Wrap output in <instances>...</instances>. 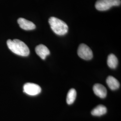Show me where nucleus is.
Returning <instances> with one entry per match:
<instances>
[{"instance_id": "6e6552de", "label": "nucleus", "mask_w": 121, "mask_h": 121, "mask_svg": "<svg viewBox=\"0 0 121 121\" xmlns=\"http://www.w3.org/2000/svg\"><path fill=\"white\" fill-rule=\"evenodd\" d=\"M36 54L42 59H45L46 56L50 54V51L46 46L43 44H39L35 48Z\"/></svg>"}, {"instance_id": "1a4fd4ad", "label": "nucleus", "mask_w": 121, "mask_h": 121, "mask_svg": "<svg viewBox=\"0 0 121 121\" xmlns=\"http://www.w3.org/2000/svg\"><path fill=\"white\" fill-rule=\"evenodd\" d=\"M106 83L109 88L112 90H117L120 86V83L118 80L111 76H109L107 78Z\"/></svg>"}, {"instance_id": "f257e3e1", "label": "nucleus", "mask_w": 121, "mask_h": 121, "mask_svg": "<svg viewBox=\"0 0 121 121\" xmlns=\"http://www.w3.org/2000/svg\"><path fill=\"white\" fill-rule=\"evenodd\" d=\"M7 44L9 49L17 55L23 56H28L29 55L30 50L28 46L19 39H8Z\"/></svg>"}, {"instance_id": "20e7f679", "label": "nucleus", "mask_w": 121, "mask_h": 121, "mask_svg": "<svg viewBox=\"0 0 121 121\" xmlns=\"http://www.w3.org/2000/svg\"><path fill=\"white\" fill-rule=\"evenodd\" d=\"M77 52L78 56L85 60H90L93 57V53L91 48L84 43L79 45Z\"/></svg>"}, {"instance_id": "9d476101", "label": "nucleus", "mask_w": 121, "mask_h": 121, "mask_svg": "<svg viewBox=\"0 0 121 121\" xmlns=\"http://www.w3.org/2000/svg\"><path fill=\"white\" fill-rule=\"evenodd\" d=\"M107 112V108L104 105L100 104L97 106L91 112L92 115L95 116H100Z\"/></svg>"}, {"instance_id": "f03ea898", "label": "nucleus", "mask_w": 121, "mask_h": 121, "mask_svg": "<svg viewBox=\"0 0 121 121\" xmlns=\"http://www.w3.org/2000/svg\"><path fill=\"white\" fill-rule=\"evenodd\" d=\"M48 22L53 31L59 35L66 34L68 30V26L65 22L56 17H51L49 18Z\"/></svg>"}, {"instance_id": "f8f14e48", "label": "nucleus", "mask_w": 121, "mask_h": 121, "mask_svg": "<svg viewBox=\"0 0 121 121\" xmlns=\"http://www.w3.org/2000/svg\"><path fill=\"white\" fill-rule=\"evenodd\" d=\"M77 92L76 90L73 88L70 89L68 91L66 97L67 103L68 104H73L75 100Z\"/></svg>"}, {"instance_id": "0eeeda50", "label": "nucleus", "mask_w": 121, "mask_h": 121, "mask_svg": "<svg viewBox=\"0 0 121 121\" xmlns=\"http://www.w3.org/2000/svg\"><path fill=\"white\" fill-rule=\"evenodd\" d=\"M93 90L95 95L101 98H104L107 95V89L103 85L96 83L93 87Z\"/></svg>"}, {"instance_id": "423d86ee", "label": "nucleus", "mask_w": 121, "mask_h": 121, "mask_svg": "<svg viewBox=\"0 0 121 121\" xmlns=\"http://www.w3.org/2000/svg\"><path fill=\"white\" fill-rule=\"evenodd\" d=\"M17 23L19 26L25 30H32L35 29L36 27L34 23L28 21L25 18L20 17L17 20Z\"/></svg>"}, {"instance_id": "9b49d317", "label": "nucleus", "mask_w": 121, "mask_h": 121, "mask_svg": "<svg viewBox=\"0 0 121 121\" xmlns=\"http://www.w3.org/2000/svg\"><path fill=\"white\" fill-rule=\"evenodd\" d=\"M107 64L112 69H115L118 65V60L117 57L113 54H110L108 55L107 59Z\"/></svg>"}, {"instance_id": "39448f33", "label": "nucleus", "mask_w": 121, "mask_h": 121, "mask_svg": "<svg viewBox=\"0 0 121 121\" xmlns=\"http://www.w3.org/2000/svg\"><path fill=\"white\" fill-rule=\"evenodd\" d=\"M41 91V88L40 86L35 83L27 82L23 86V92L29 95H38Z\"/></svg>"}, {"instance_id": "7ed1b4c3", "label": "nucleus", "mask_w": 121, "mask_h": 121, "mask_svg": "<svg viewBox=\"0 0 121 121\" xmlns=\"http://www.w3.org/2000/svg\"><path fill=\"white\" fill-rule=\"evenodd\" d=\"M121 3V0H98L95 7L98 10L105 11L113 6H119Z\"/></svg>"}]
</instances>
